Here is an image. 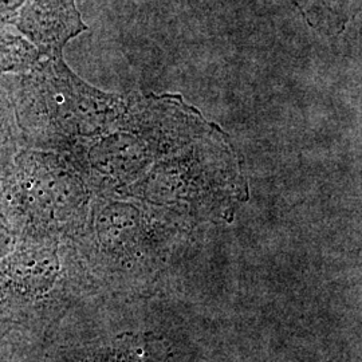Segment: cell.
Listing matches in <instances>:
<instances>
[{
    "label": "cell",
    "instance_id": "cell-1",
    "mask_svg": "<svg viewBox=\"0 0 362 362\" xmlns=\"http://www.w3.org/2000/svg\"><path fill=\"white\" fill-rule=\"evenodd\" d=\"M19 28L50 57L61 58L69 39L86 27L74 0H30L21 13Z\"/></svg>",
    "mask_w": 362,
    "mask_h": 362
}]
</instances>
